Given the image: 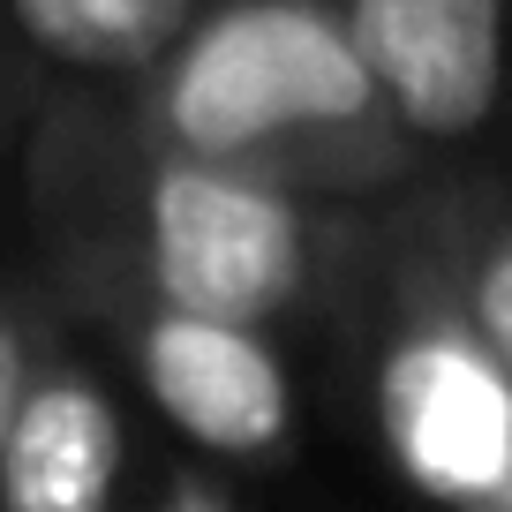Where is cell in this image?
I'll list each match as a JSON object with an SVG mask.
<instances>
[{"label": "cell", "mask_w": 512, "mask_h": 512, "mask_svg": "<svg viewBox=\"0 0 512 512\" xmlns=\"http://www.w3.org/2000/svg\"><path fill=\"white\" fill-rule=\"evenodd\" d=\"M16 196L38 279L128 287L279 339L339 317L377 219L181 159L121 98L46 113L16 144Z\"/></svg>", "instance_id": "obj_1"}, {"label": "cell", "mask_w": 512, "mask_h": 512, "mask_svg": "<svg viewBox=\"0 0 512 512\" xmlns=\"http://www.w3.org/2000/svg\"><path fill=\"white\" fill-rule=\"evenodd\" d=\"M121 113L181 159L339 211H384L437 174L339 0H204Z\"/></svg>", "instance_id": "obj_2"}, {"label": "cell", "mask_w": 512, "mask_h": 512, "mask_svg": "<svg viewBox=\"0 0 512 512\" xmlns=\"http://www.w3.org/2000/svg\"><path fill=\"white\" fill-rule=\"evenodd\" d=\"M384 475L430 512H512V369L460 309L415 196L369 219V249L324 324Z\"/></svg>", "instance_id": "obj_3"}, {"label": "cell", "mask_w": 512, "mask_h": 512, "mask_svg": "<svg viewBox=\"0 0 512 512\" xmlns=\"http://www.w3.org/2000/svg\"><path fill=\"white\" fill-rule=\"evenodd\" d=\"M53 302L196 460L226 475H272L302 452L309 415L279 332L196 317L128 287H53Z\"/></svg>", "instance_id": "obj_4"}, {"label": "cell", "mask_w": 512, "mask_h": 512, "mask_svg": "<svg viewBox=\"0 0 512 512\" xmlns=\"http://www.w3.org/2000/svg\"><path fill=\"white\" fill-rule=\"evenodd\" d=\"M339 8L422 159L437 174L482 166L512 113V0H339Z\"/></svg>", "instance_id": "obj_5"}, {"label": "cell", "mask_w": 512, "mask_h": 512, "mask_svg": "<svg viewBox=\"0 0 512 512\" xmlns=\"http://www.w3.org/2000/svg\"><path fill=\"white\" fill-rule=\"evenodd\" d=\"M0 512H136V392L76 324L8 422Z\"/></svg>", "instance_id": "obj_6"}, {"label": "cell", "mask_w": 512, "mask_h": 512, "mask_svg": "<svg viewBox=\"0 0 512 512\" xmlns=\"http://www.w3.org/2000/svg\"><path fill=\"white\" fill-rule=\"evenodd\" d=\"M204 16V0H0V144L46 113L128 98Z\"/></svg>", "instance_id": "obj_7"}, {"label": "cell", "mask_w": 512, "mask_h": 512, "mask_svg": "<svg viewBox=\"0 0 512 512\" xmlns=\"http://www.w3.org/2000/svg\"><path fill=\"white\" fill-rule=\"evenodd\" d=\"M415 219L445 264L460 309L512 369V174L497 166H452L415 189Z\"/></svg>", "instance_id": "obj_8"}, {"label": "cell", "mask_w": 512, "mask_h": 512, "mask_svg": "<svg viewBox=\"0 0 512 512\" xmlns=\"http://www.w3.org/2000/svg\"><path fill=\"white\" fill-rule=\"evenodd\" d=\"M68 332L53 287L38 279V264H0V445H8V422H16L23 392H31L38 362L53 354V339Z\"/></svg>", "instance_id": "obj_9"}, {"label": "cell", "mask_w": 512, "mask_h": 512, "mask_svg": "<svg viewBox=\"0 0 512 512\" xmlns=\"http://www.w3.org/2000/svg\"><path fill=\"white\" fill-rule=\"evenodd\" d=\"M151 512H241V505L226 497V482H211V475H174V490H159Z\"/></svg>", "instance_id": "obj_10"}]
</instances>
